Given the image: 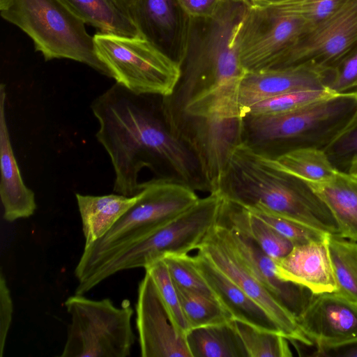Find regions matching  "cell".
Here are the masks:
<instances>
[{"instance_id":"obj_14","label":"cell","mask_w":357,"mask_h":357,"mask_svg":"<svg viewBox=\"0 0 357 357\" xmlns=\"http://www.w3.org/2000/svg\"><path fill=\"white\" fill-rule=\"evenodd\" d=\"M135 313L141 356L192 357L146 273L138 285Z\"/></svg>"},{"instance_id":"obj_1","label":"cell","mask_w":357,"mask_h":357,"mask_svg":"<svg viewBox=\"0 0 357 357\" xmlns=\"http://www.w3.org/2000/svg\"><path fill=\"white\" fill-rule=\"evenodd\" d=\"M151 96L115 83L91 102L98 122L96 137L114 169V191L137 194L139 174L148 168L155 177L167 176V169L195 190L208 192L196 158L170 132Z\"/></svg>"},{"instance_id":"obj_9","label":"cell","mask_w":357,"mask_h":357,"mask_svg":"<svg viewBox=\"0 0 357 357\" xmlns=\"http://www.w3.org/2000/svg\"><path fill=\"white\" fill-rule=\"evenodd\" d=\"M93 37L96 52L116 83L139 94L164 97L173 92L179 64L151 40L100 32Z\"/></svg>"},{"instance_id":"obj_36","label":"cell","mask_w":357,"mask_h":357,"mask_svg":"<svg viewBox=\"0 0 357 357\" xmlns=\"http://www.w3.org/2000/svg\"><path fill=\"white\" fill-rule=\"evenodd\" d=\"M249 211L267 223L278 233L291 241L294 246L314 241L324 240L328 235L321 231L287 218L265 212Z\"/></svg>"},{"instance_id":"obj_7","label":"cell","mask_w":357,"mask_h":357,"mask_svg":"<svg viewBox=\"0 0 357 357\" xmlns=\"http://www.w3.org/2000/svg\"><path fill=\"white\" fill-rule=\"evenodd\" d=\"M222 200L217 192L199 198L173 220L101 265L81 284V291L89 292L120 271L144 268L167 255L188 254L197 250L216 224Z\"/></svg>"},{"instance_id":"obj_33","label":"cell","mask_w":357,"mask_h":357,"mask_svg":"<svg viewBox=\"0 0 357 357\" xmlns=\"http://www.w3.org/2000/svg\"><path fill=\"white\" fill-rule=\"evenodd\" d=\"M248 357H291L289 340L284 335L259 330L243 322L233 320Z\"/></svg>"},{"instance_id":"obj_16","label":"cell","mask_w":357,"mask_h":357,"mask_svg":"<svg viewBox=\"0 0 357 357\" xmlns=\"http://www.w3.org/2000/svg\"><path fill=\"white\" fill-rule=\"evenodd\" d=\"M296 319L314 346L357 335V303L335 292L312 294Z\"/></svg>"},{"instance_id":"obj_5","label":"cell","mask_w":357,"mask_h":357,"mask_svg":"<svg viewBox=\"0 0 357 357\" xmlns=\"http://www.w3.org/2000/svg\"><path fill=\"white\" fill-rule=\"evenodd\" d=\"M357 107V91L335 94L291 112L245 116L243 142L268 145L276 156L301 148L324 149L347 126Z\"/></svg>"},{"instance_id":"obj_4","label":"cell","mask_w":357,"mask_h":357,"mask_svg":"<svg viewBox=\"0 0 357 357\" xmlns=\"http://www.w3.org/2000/svg\"><path fill=\"white\" fill-rule=\"evenodd\" d=\"M140 197L101 238L84 248L74 275L82 284L104 263L160 228L199 199L192 188L171 176L140 184Z\"/></svg>"},{"instance_id":"obj_13","label":"cell","mask_w":357,"mask_h":357,"mask_svg":"<svg viewBox=\"0 0 357 357\" xmlns=\"http://www.w3.org/2000/svg\"><path fill=\"white\" fill-rule=\"evenodd\" d=\"M198 251L234 282L261 306L278 327L282 335L296 347H312L302 332L295 315L287 310L249 270L231 246L212 227Z\"/></svg>"},{"instance_id":"obj_39","label":"cell","mask_w":357,"mask_h":357,"mask_svg":"<svg viewBox=\"0 0 357 357\" xmlns=\"http://www.w3.org/2000/svg\"><path fill=\"white\" fill-rule=\"evenodd\" d=\"M311 354L317 357H357V335L335 342L319 343L314 345Z\"/></svg>"},{"instance_id":"obj_24","label":"cell","mask_w":357,"mask_h":357,"mask_svg":"<svg viewBox=\"0 0 357 357\" xmlns=\"http://www.w3.org/2000/svg\"><path fill=\"white\" fill-rule=\"evenodd\" d=\"M185 340L192 357H248L233 320L190 329Z\"/></svg>"},{"instance_id":"obj_15","label":"cell","mask_w":357,"mask_h":357,"mask_svg":"<svg viewBox=\"0 0 357 357\" xmlns=\"http://www.w3.org/2000/svg\"><path fill=\"white\" fill-rule=\"evenodd\" d=\"M329 70L298 65L246 71L236 91L241 116L246 107L273 96L301 90L327 89Z\"/></svg>"},{"instance_id":"obj_40","label":"cell","mask_w":357,"mask_h":357,"mask_svg":"<svg viewBox=\"0 0 357 357\" xmlns=\"http://www.w3.org/2000/svg\"><path fill=\"white\" fill-rule=\"evenodd\" d=\"M223 0H176L189 17L205 19L211 17Z\"/></svg>"},{"instance_id":"obj_22","label":"cell","mask_w":357,"mask_h":357,"mask_svg":"<svg viewBox=\"0 0 357 357\" xmlns=\"http://www.w3.org/2000/svg\"><path fill=\"white\" fill-rule=\"evenodd\" d=\"M308 184L332 214L339 236L357 242V178L337 170L324 183Z\"/></svg>"},{"instance_id":"obj_23","label":"cell","mask_w":357,"mask_h":357,"mask_svg":"<svg viewBox=\"0 0 357 357\" xmlns=\"http://www.w3.org/2000/svg\"><path fill=\"white\" fill-rule=\"evenodd\" d=\"M217 222L251 239L274 261L285 257L294 248L291 241L255 213L227 200H222Z\"/></svg>"},{"instance_id":"obj_25","label":"cell","mask_w":357,"mask_h":357,"mask_svg":"<svg viewBox=\"0 0 357 357\" xmlns=\"http://www.w3.org/2000/svg\"><path fill=\"white\" fill-rule=\"evenodd\" d=\"M86 24L98 32L125 36L142 35L112 0H64ZM144 36V35H143Z\"/></svg>"},{"instance_id":"obj_31","label":"cell","mask_w":357,"mask_h":357,"mask_svg":"<svg viewBox=\"0 0 357 357\" xmlns=\"http://www.w3.org/2000/svg\"><path fill=\"white\" fill-rule=\"evenodd\" d=\"M159 294L176 331L185 336L190 330L183 314L176 287L162 259L154 261L145 268Z\"/></svg>"},{"instance_id":"obj_26","label":"cell","mask_w":357,"mask_h":357,"mask_svg":"<svg viewBox=\"0 0 357 357\" xmlns=\"http://www.w3.org/2000/svg\"><path fill=\"white\" fill-rule=\"evenodd\" d=\"M271 158L278 167L307 183H324L337 171L324 150L317 148L296 149Z\"/></svg>"},{"instance_id":"obj_20","label":"cell","mask_w":357,"mask_h":357,"mask_svg":"<svg viewBox=\"0 0 357 357\" xmlns=\"http://www.w3.org/2000/svg\"><path fill=\"white\" fill-rule=\"evenodd\" d=\"M193 258L215 298L233 320L243 322L261 331L282 335L265 310L203 253L198 251Z\"/></svg>"},{"instance_id":"obj_32","label":"cell","mask_w":357,"mask_h":357,"mask_svg":"<svg viewBox=\"0 0 357 357\" xmlns=\"http://www.w3.org/2000/svg\"><path fill=\"white\" fill-rule=\"evenodd\" d=\"M174 24L173 0H141L136 25L142 35L159 46Z\"/></svg>"},{"instance_id":"obj_11","label":"cell","mask_w":357,"mask_h":357,"mask_svg":"<svg viewBox=\"0 0 357 357\" xmlns=\"http://www.w3.org/2000/svg\"><path fill=\"white\" fill-rule=\"evenodd\" d=\"M357 45V1L343 0L329 16L312 24L272 68L310 65L329 69Z\"/></svg>"},{"instance_id":"obj_19","label":"cell","mask_w":357,"mask_h":357,"mask_svg":"<svg viewBox=\"0 0 357 357\" xmlns=\"http://www.w3.org/2000/svg\"><path fill=\"white\" fill-rule=\"evenodd\" d=\"M6 86H0V196L3 208V217L14 222L31 216L36 209L34 192L22 178L13 149L6 116Z\"/></svg>"},{"instance_id":"obj_43","label":"cell","mask_w":357,"mask_h":357,"mask_svg":"<svg viewBox=\"0 0 357 357\" xmlns=\"http://www.w3.org/2000/svg\"><path fill=\"white\" fill-rule=\"evenodd\" d=\"M357 1V0H356Z\"/></svg>"},{"instance_id":"obj_29","label":"cell","mask_w":357,"mask_h":357,"mask_svg":"<svg viewBox=\"0 0 357 357\" xmlns=\"http://www.w3.org/2000/svg\"><path fill=\"white\" fill-rule=\"evenodd\" d=\"M176 287L190 329L226 324L233 320L215 298Z\"/></svg>"},{"instance_id":"obj_10","label":"cell","mask_w":357,"mask_h":357,"mask_svg":"<svg viewBox=\"0 0 357 357\" xmlns=\"http://www.w3.org/2000/svg\"><path fill=\"white\" fill-rule=\"evenodd\" d=\"M166 125L196 158L208 192H215L232 152L243 142V119L183 115Z\"/></svg>"},{"instance_id":"obj_42","label":"cell","mask_w":357,"mask_h":357,"mask_svg":"<svg viewBox=\"0 0 357 357\" xmlns=\"http://www.w3.org/2000/svg\"><path fill=\"white\" fill-rule=\"evenodd\" d=\"M348 173L357 178V158L351 162Z\"/></svg>"},{"instance_id":"obj_27","label":"cell","mask_w":357,"mask_h":357,"mask_svg":"<svg viewBox=\"0 0 357 357\" xmlns=\"http://www.w3.org/2000/svg\"><path fill=\"white\" fill-rule=\"evenodd\" d=\"M327 244L335 293L357 303V242L328 234Z\"/></svg>"},{"instance_id":"obj_37","label":"cell","mask_w":357,"mask_h":357,"mask_svg":"<svg viewBox=\"0 0 357 357\" xmlns=\"http://www.w3.org/2000/svg\"><path fill=\"white\" fill-rule=\"evenodd\" d=\"M326 86L335 93L357 91V50L329 70Z\"/></svg>"},{"instance_id":"obj_38","label":"cell","mask_w":357,"mask_h":357,"mask_svg":"<svg viewBox=\"0 0 357 357\" xmlns=\"http://www.w3.org/2000/svg\"><path fill=\"white\" fill-rule=\"evenodd\" d=\"M13 305L10 289L6 278L0 275V356L4 352L5 344L12 322Z\"/></svg>"},{"instance_id":"obj_18","label":"cell","mask_w":357,"mask_h":357,"mask_svg":"<svg viewBox=\"0 0 357 357\" xmlns=\"http://www.w3.org/2000/svg\"><path fill=\"white\" fill-rule=\"evenodd\" d=\"M275 264L281 280L302 286L312 294L337 291L327 237L294 246L289 254L275 260Z\"/></svg>"},{"instance_id":"obj_30","label":"cell","mask_w":357,"mask_h":357,"mask_svg":"<svg viewBox=\"0 0 357 357\" xmlns=\"http://www.w3.org/2000/svg\"><path fill=\"white\" fill-rule=\"evenodd\" d=\"M335 94L328 89H307L289 92L256 102L241 112L245 116L274 115L296 110Z\"/></svg>"},{"instance_id":"obj_35","label":"cell","mask_w":357,"mask_h":357,"mask_svg":"<svg viewBox=\"0 0 357 357\" xmlns=\"http://www.w3.org/2000/svg\"><path fill=\"white\" fill-rule=\"evenodd\" d=\"M324 150L337 170L348 173L357 158V107L347 126Z\"/></svg>"},{"instance_id":"obj_3","label":"cell","mask_w":357,"mask_h":357,"mask_svg":"<svg viewBox=\"0 0 357 357\" xmlns=\"http://www.w3.org/2000/svg\"><path fill=\"white\" fill-rule=\"evenodd\" d=\"M215 192L248 210L339 236L332 214L307 183L282 170L269 155L244 142L232 152Z\"/></svg>"},{"instance_id":"obj_12","label":"cell","mask_w":357,"mask_h":357,"mask_svg":"<svg viewBox=\"0 0 357 357\" xmlns=\"http://www.w3.org/2000/svg\"><path fill=\"white\" fill-rule=\"evenodd\" d=\"M312 25L301 18L247 6L238 37L243 67L246 71L272 68Z\"/></svg>"},{"instance_id":"obj_28","label":"cell","mask_w":357,"mask_h":357,"mask_svg":"<svg viewBox=\"0 0 357 357\" xmlns=\"http://www.w3.org/2000/svg\"><path fill=\"white\" fill-rule=\"evenodd\" d=\"M247 6L301 18L314 24L333 13L343 0H241Z\"/></svg>"},{"instance_id":"obj_6","label":"cell","mask_w":357,"mask_h":357,"mask_svg":"<svg viewBox=\"0 0 357 357\" xmlns=\"http://www.w3.org/2000/svg\"><path fill=\"white\" fill-rule=\"evenodd\" d=\"M0 14L30 38L46 61L70 59L111 77L86 24L64 0H0Z\"/></svg>"},{"instance_id":"obj_41","label":"cell","mask_w":357,"mask_h":357,"mask_svg":"<svg viewBox=\"0 0 357 357\" xmlns=\"http://www.w3.org/2000/svg\"><path fill=\"white\" fill-rule=\"evenodd\" d=\"M135 24L141 0H112Z\"/></svg>"},{"instance_id":"obj_17","label":"cell","mask_w":357,"mask_h":357,"mask_svg":"<svg viewBox=\"0 0 357 357\" xmlns=\"http://www.w3.org/2000/svg\"><path fill=\"white\" fill-rule=\"evenodd\" d=\"M215 227L260 282L297 317L307 306L312 293L302 286L281 280L275 261L251 239L218 222Z\"/></svg>"},{"instance_id":"obj_2","label":"cell","mask_w":357,"mask_h":357,"mask_svg":"<svg viewBox=\"0 0 357 357\" xmlns=\"http://www.w3.org/2000/svg\"><path fill=\"white\" fill-rule=\"evenodd\" d=\"M247 6L223 0L204 26L188 38L178 61L181 74L173 92L160 98L165 121L181 115L226 114L238 109L237 86L246 73L239 57L238 37Z\"/></svg>"},{"instance_id":"obj_34","label":"cell","mask_w":357,"mask_h":357,"mask_svg":"<svg viewBox=\"0 0 357 357\" xmlns=\"http://www.w3.org/2000/svg\"><path fill=\"white\" fill-rule=\"evenodd\" d=\"M162 259L165 262L169 275L176 287L215 298L198 271L193 257L188 254L167 255Z\"/></svg>"},{"instance_id":"obj_21","label":"cell","mask_w":357,"mask_h":357,"mask_svg":"<svg viewBox=\"0 0 357 357\" xmlns=\"http://www.w3.org/2000/svg\"><path fill=\"white\" fill-rule=\"evenodd\" d=\"M121 194L89 195L75 194L84 237V247L102 238L140 197Z\"/></svg>"},{"instance_id":"obj_8","label":"cell","mask_w":357,"mask_h":357,"mask_svg":"<svg viewBox=\"0 0 357 357\" xmlns=\"http://www.w3.org/2000/svg\"><path fill=\"white\" fill-rule=\"evenodd\" d=\"M64 305L70 317L61 357H127L135 341L134 310L123 301L119 307L109 298L69 296Z\"/></svg>"}]
</instances>
